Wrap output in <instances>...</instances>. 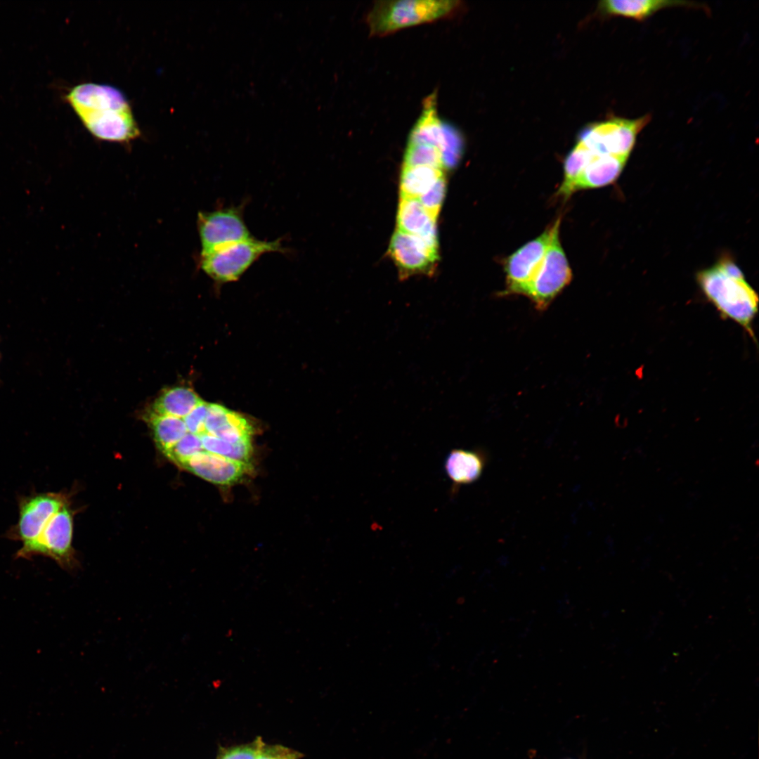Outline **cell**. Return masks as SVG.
I'll list each match as a JSON object with an SVG mask.
<instances>
[{"label": "cell", "mask_w": 759, "mask_h": 759, "mask_svg": "<svg viewBox=\"0 0 759 759\" xmlns=\"http://www.w3.org/2000/svg\"><path fill=\"white\" fill-rule=\"evenodd\" d=\"M553 224L529 241L505 261V289L501 295L521 294L538 269L550 245Z\"/></svg>", "instance_id": "10"}, {"label": "cell", "mask_w": 759, "mask_h": 759, "mask_svg": "<svg viewBox=\"0 0 759 759\" xmlns=\"http://www.w3.org/2000/svg\"><path fill=\"white\" fill-rule=\"evenodd\" d=\"M207 408L208 403L202 401L183 418L188 432L199 436L206 434L205 421Z\"/></svg>", "instance_id": "28"}, {"label": "cell", "mask_w": 759, "mask_h": 759, "mask_svg": "<svg viewBox=\"0 0 759 759\" xmlns=\"http://www.w3.org/2000/svg\"><path fill=\"white\" fill-rule=\"evenodd\" d=\"M443 176L441 169L403 166L400 178L401 197L418 199Z\"/></svg>", "instance_id": "19"}, {"label": "cell", "mask_w": 759, "mask_h": 759, "mask_svg": "<svg viewBox=\"0 0 759 759\" xmlns=\"http://www.w3.org/2000/svg\"><path fill=\"white\" fill-rule=\"evenodd\" d=\"M594 154L581 144L576 145L569 153L564 161L563 181L557 190V195L566 199L572 195V187L584 168L591 161Z\"/></svg>", "instance_id": "21"}, {"label": "cell", "mask_w": 759, "mask_h": 759, "mask_svg": "<svg viewBox=\"0 0 759 759\" xmlns=\"http://www.w3.org/2000/svg\"><path fill=\"white\" fill-rule=\"evenodd\" d=\"M146 421L152 429L157 448L163 453L188 433V429L181 418L148 413Z\"/></svg>", "instance_id": "20"}, {"label": "cell", "mask_w": 759, "mask_h": 759, "mask_svg": "<svg viewBox=\"0 0 759 759\" xmlns=\"http://www.w3.org/2000/svg\"><path fill=\"white\" fill-rule=\"evenodd\" d=\"M202 401L190 388L174 387L164 390L148 413L183 419Z\"/></svg>", "instance_id": "18"}, {"label": "cell", "mask_w": 759, "mask_h": 759, "mask_svg": "<svg viewBox=\"0 0 759 759\" xmlns=\"http://www.w3.org/2000/svg\"><path fill=\"white\" fill-rule=\"evenodd\" d=\"M200 438L205 451L230 458L233 444L209 434H204Z\"/></svg>", "instance_id": "30"}, {"label": "cell", "mask_w": 759, "mask_h": 759, "mask_svg": "<svg viewBox=\"0 0 759 759\" xmlns=\"http://www.w3.org/2000/svg\"><path fill=\"white\" fill-rule=\"evenodd\" d=\"M252 434V427L247 420L240 414L228 410L224 424L214 436L233 444L250 440Z\"/></svg>", "instance_id": "23"}, {"label": "cell", "mask_w": 759, "mask_h": 759, "mask_svg": "<svg viewBox=\"0 0 759 759\" xmlns=\"http://www.w3.org/2000/svg\"><path fill=\"white\" fill-rule=\"evenodd\" d=\"M264 744L258 737L252 743L224 749L219 759H257Z\"/></svg>", "instance_id": "27"}, {"label": "cell", "mask_w": 759, "mask_h": 759, "mask_svg": "<svg viewBox=\"0 0 759 759\" xmlns=\"http://www.w3.org/2000/svg\"><path fill=\"white\" fill-rule=\"evenodd\" d=\"M203 450L200 436L188 432L164 454L171 461L181 466L190 458Z\"/></svg>", "instance_id": "24"}, {"label": "cell", "mask_w": 759, "mask_h": 759, "mask_svg": "<svg viewBox=\"0 0 759 759\" xmlns=\"http://www.w3.org/2000/svg\"><path fill=\"white\" fill-rule=\"evenodd\" d=\"M280 240H261L254 237L200 255L201 268L217 282L237 280L259 257L283 252Z\"/></svg>", "instance_id": "4"}, {"label": "cell", "mask_w": 759, "mask_h": 759, "mask_svg": "<svg viewBox=\"0 0 759 759\" xmlns=\"http://www.w3.org/2000/svg\"><path fill=\"white\" fill-rule=\"evenodd\" d=\"M181 467L213 484L230 485L239 481L249 466L248 463L203 450Z\"/></svg>", "instance_id": "12"}, {"label": "cell", "mask_w": 759, "mask_h": 759, "mask_svg": "<svg viewBox=\"0 0 759 759\" xmlns=\"http://www.w3.org/2000/svg\"><path fill=\"white\" fill-rule=\"evenodd\" d=\"M228 409L224 406L208 403L207 413L205 421L206 434L215 435L217 431L224 424Z\"/></svg>", "instance_id": "29"}, {"label": "cell", "mask_w": 759, "mask_h": 759, "mask_svg": "<svg viewBox=\"0 0 759 759\" xmlns=\"http://www.w3.org/2000/svg\"><path fill=\"white\" fill-rule=\"evenodd\" d=\"M488 455L482 449H453L444 462V470L451 481V495L465 485L476 481L482 475Z\"/></svg>", "instance_id": "13"}, {"label": "cell", "mask_w": 759, "mask_h": 759, "mask_svg": "<svg viewBox=\"0 0 759 759\" xmlns=\"http://www.w3.org/2000/svg\"><path fill=\"white\" fill-rule=\"evenodd\" d=\"M674 6L698 7V4L685 1L667 0H609L601 1L599 8L602 13L643 20L658 11Z\"/></svg>", "instance_id": "17"}, {"label": "cell", "mask_w": 759, "mask_h": 759, "mask_svg": "<svg viewBox=\"0 0 759 759\" xmlns=\"http://www.w3.org/2000/svg\"><path fill=\"white\" fill-rule=\"evenodd\" d=\"M65 98L84 127L97 139L125 143L140 136L129 100L113 86L80 84L72 88Z\"/></svg>", "instance_id": "1"}, {"label": "cell", "mask_w": 759, "mask_h": 759, "mask_svg": "<svg viewBox=\"0 0 759 759\" xmlns=\"http://www.w3.org/2000/svg\"><path fill=\"white\" fill-rule=\"evenodd\" d=\"M463 149L464 141L460 132L445 124V142L441 153L444 168H454L459 163Z\"/></svg>", "instance_id": "25"}, {"label": "cell", "mask_w": 759, "mask_h": 759, "mask_svg": "<svg viewBox=\"0 0 759 759\" xmlns=\"http://www.w3.org/2000/svg\"><path fill=\"white\" fill-rule=\"evenodd\" d=\"M560 221L558 218L552 223V235L545 257L522 294L539 311L546 309L572 278L571 269L559 240Z\"/></svg>", "instance_id": "5"}, {"label": "cell", "mask_w": 759, "mask_h": 759, "mask_svg": "<svg viewBox=\"0 0 759 759\" xmlns=\"http://www.w3.org/2000/svg\"><path fill=\"white\" fill-rule=\"evenodd\" d=\"M197 228L200 255L252 238L244 221L242 206L199 212Z\"/></svg>", "instance_id": "8"}, {"label": "cell", "mask_w": 759, "mask_h": 759, "mask_svg": "<svg viewBox=\"0 0 759 759\" xmlns=\"http://www.w3.org/2000/svg\"><path fill=\"white\" fill-rule=\"evenodd\" d=\"M436 218L415 198L401 197L397 214L398 230L420 238L438 250Z\"/></svg>", "instance_id": "14"}, {"label": "cell", "mask_w": 759, "mask_h": 759, "mask_svg": "<svg viewBox=\"0 0 759 759\" xmlns=\"http://www.w3.org/2000/svg\"><path fill=\"white\" fill-rule=\"evenodd\" d=\"M301 755L282 746L264 744L257 759H298Z\"/></svg>", "instance_id": "31"}, {"label": "cell", "mask_w": 759, "mask_h": 759, "mask_svg": "<svg viewBox=\"0 0 759 759\" xmlns=\"http://www.w3.org/2000/svg\"><path fill=\"white\" fill-rule=\"evenodd\" d=\"M67 502V497L61 493H34L19 497L18 519L7 531V538L21 542L22 546L31 543L48 519Z\"/></svg>", "instance_id": "9"}, {"label": "cell", "mask_w": 759, "mask_h": 759, "mask_svg": "<svg viewBox=\"0 0 759 759\" xmlns=\"http://www.w3.org/2000/svg\"><path fill=\"white\" fill-rule=\"evenodd\" d=\"M446 187V179L443 176L417 199L427 211L436 219L443 201Z\"/></svg>", "instance_id": "26"}, {"label": "cell", "mask_w": 759, "mask_h": 759, "mask_svg": "<svg viewBox=\"0 0 759 759\" xmlns=\"http://www.w3.org/2000/svg\"><path fill=\"white\" fill-rule=\"evenodd\" d=\"M594 154V153H593ZM628 158L594 154L572 187V194L578 190L597 188L614 182L622 172Z\"/></svg>", "instance_id": "16"}, {"label": "cell", "mask_w": 759, "mask_h": 759, "mask_svg": "<svg viewBox=\"0 0 759 759\" xmlns=\"http://www.w3.org/2000/svg\"><path fill=\"white\" fill-rule=\"evenodd\" d=\"M696 281L720 315L743 327L755 339L752 323L758 311V296L730 258L699 271Z\"/></svg>", "instance_id": "2"}, {"label": "cell", "mask_w": 759, "mask_h": 759, "mask_svg": "<svg viewBox=\"0 0 759 759\" xmlns=\"http://www.w3.org/2000/svg\"><path fill=\"white\" fill-rule=\"evenodd\" d=\"M651 118L646 114L636 119L614 117L590 124L580 131L578 143L596 155L628 159L638 134Z\"/></svg>", "instance_id": "6"}, {"label": "cell", "mask_w": 759, "mask_h": 759, "mask_svg": "<svg viewBox=\"0 0 759 759\" xmlns=\"http://www.w3.org/2000/svg\"><path fill=\"white\" fill-rule=\"evenodd\" d=\"M389 252L398 267L401 280L418 274L432 275L438 259V250L420 238L399 230L391 238Z\"/></svg>", "instance_id": "11"}, {"label": "cell", "mask_w": 759, "mask_h": 759, "mask_svg": "<svg viewBox=\"0 0 759 759\" xmlns=\"http://www.w3.org/2000/svg\"><path fill=\"white\" fill-rule=\"evenodd\" d=\"M403 166L444 169L442 154L438 148L429 145L410 143L407 144Z\"/></svg>", "instance_id": "22"}, {"label": "cell", "mask_w": 759, "mask_h": 759, "mask_svg": "<svg viewBox=\"0 0 759 759\" xmlns=\"http://www.w3.org/2000/svg\"><path fill=\"white\" fill-rule=\"evenodd\" d=\"M457 0L376 1L366 15L372 36H384L417 24L454 15L461 8Z\"/></svg>", "instance_id": "3"}, {"label": "cell", "mask_w": 759, "mask_h": 759, "mask_svg": "<svg viewBox=\"0 0 759 759\" xmlns=\"http://www.w3.org/2000/svg\"><path fill=\"white\" fill-rule=\"evenodd\" d=\"M444 142L445 124L439 117L436 91H434L423 100L421 114L410 131L408 143L432 145L442 153Z\"/></svg>", "instance_id": "15"}, {"label": "cell", "mask_w": 759, "mask_h": 759, "mask_svg": "<svg viewBox=\"0 0 759 759\" xmlns=\"http://www.w3.org/2000/svg\"><path fill=\"white\" fill-rule=\"evenodd\" d=\"M73 514L67 502L44 524L38 536L31 543L21 546L17 558L30 559L34 556L48 557L67 570L76 565L72 545Z\"/></svg>", "instance_id": "7"}]
</instances>
